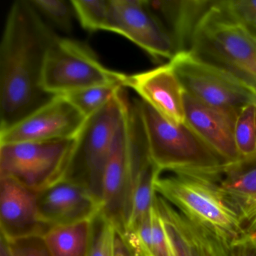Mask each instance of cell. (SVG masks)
<instances>
[{"mask_svg":"<svg viewBox=\"0 0 256 256\" xmlns=\"http://www.w3.org/2000/svg\"><path fill=\"white\" fill-rule=\"evenodd\" d=\"M58 37L30 0L13 2L0 44V131L56 96L44 90L42 74L48 52Z\"/></svg>","mask_w":256,"mask_h":256,"instance_id":"cell-1","label":"cell"},{"mask_svg":"<svg viewBox=\"0 0 256 256\" xmlns=\"http://www.w3.org/2000/svg\"><path fill=\"white\" fill-rule=\"evenodd\" d=\"M152 162L162 173L206 178L220 182L228 162L206 145L186 124H172L143 100L134 101Z\"/></svg>","mask_w":256,"mask_h":256,"instance_id":"cell-2","label":"cell"},{"mask_svg":"<svg viewBox=\"0 0 256 256\" xmlns=\"http://www.w3.org/2000/svg\"><path fill=\"white\" fill-rule=\"evenodd\" d=\"M138 110L130 101L104 168L101 214L124 233L131 210L133 188L142 164L149 158Z\"/></svg>","mask_w":256,"mask_h":256,"instance_id":"cell-3","label":"cell"},{"mask_svg":"<svg viewBox=\"0 0 256 256\" xmlns=\"http://www.w3.org/2000/svg\"><path fill=\"white\" fill-rule=\"evenodd\" d=\"M190 50L256 92V32L228 16L216 1L198 24Z\"/></svg>","mask_w":256,"mask_h":256,"instance_id":"cell-4","label":"cell"},{"mask_svg":"<svg viewBox=\"0 0 256 256\" xmlns=\"http://www.w3.org/2000/svg\"><path fill=\"white\" fill-rule=\"evenodd\" d=\"M160 197L184 215L216 234L232 246L245 240L240 220L226 200L220 182L206 178L161 173L154 181Z\"/></svg>","mask_w":256,"mask_h":256,"instance_id":"cell-5","label":"cell"},{"mask_svg":"<svg viewBox=\"0 0 256 256\" xmlns=\"http://www.w3.org/2000/svg\"><path fill=\"white\" fill-rule=\"evenodd\" d=\"M124 89L86 120L65 178L83 184L102 202L106 163L130 103Z\"/></svg>","mask_w":256,"mask_h":256,"instance_id":"cell-6","label":"cell"},{"mask_svg":"<svg viewBox=\"0 0 256 256\" xmlns=\"http://www.w3.org/2000/svg\"><path fill=\"white\" fill-rule=\"evenodd\" d=\"M78 138V137H77ZM77 138L0 144V178L40 192L66 176Z\"/></svg>","mask_w":256,"mask_h":256,"instance_id":"cell-7","label":"cell"},{"mask_svg":"<svg viewBox=\"0 0 256 256\" xmlns=\"http://www.w3.org/2000/svg\"><path fill=\"white\" fill-rule=\"evenodd\" d=\"M126 76L106 68L83 43L59 36L46 56L42 85L48 94L64 96L104 85L124 88Z\"/></svg>","mask_w":256,"mask_h":256,"instance_id":"cell-8","label":"cell"},{"mask_svg":"<svg viewBox=\"0 0 256 256\" xmlns=\"http://www.w3.org/2000/svg\"><path fill=\"white\" fill-rule=\"evenodd\" d=\"M168 62L186 94L200 102L233 110L256 104V92L250 86L190 50L178 52Z\"/></svg>","mask_w":256,"mask_h":256,"instance_id":"cell-9","label":"cell"},{"mask_svg":"<svg viewBox=\"0 0 256 256\" xmlns=\"http://www.w3.org/2000/svg\"><path fill=\"white\" fill-rule=\"evenodd\" d=\"M110 32L128 38L154 59L170 61L176 54L170 34L148 0H112Z\"/></svg>","mask_w":256,"mask_h":256,"instance_id":"cell-10","label":"cell"},{"mask_svg":"<svg viewBox=\"0 0 256 256\" xmlns=\"http://www.w3.org/2000/svg\"><path fill=\"white\" fill-rule=\"evenodd\" d=\"M86 120L68 100L56 96L20 122L0 131V144L76 138Z\"/></svg>","mask_w":256,"mask_h":256,"instance_id":"cell-11","label":"cell"},{"mask_svg":"<svg viewBox=\"0 0 256 256\" xmlns=\"http://www.w3.org/2000/svg\"><path fill=\"white\" fill-rule=\"evenodd\" d=\"M172 256H234L233 246L200 223L188 218L156 193Z\"/></svg>","mask_w":256,"mask_h":256,"instance_id":"cell-12","label":"cell"},{"mask_svg":"<svg viewBox=\"0 0 256 256\" xmlns=\"http://www.w3.org/2000/svg\"><path fill=\"white\" fill-rule=\"evenodd\" d=\"M37 206L42 221L52 228L92 221L102 212V202L83 184L64 178L37 192Z\"/></svg>","mask_w":256,"mask_h":256,"instance_id":"cell-13","label":"cell"},{"mask_svg":"<svg viewBox=\"0 0 256 256\" xmlns=\"http://www.w3.org/2000/svg\"><path fill=\"white\" fill-rule=\"evenodd\" d=\"M124 88L136 91L164 119L186 124L185 91L169 62L143 72L126 76Z\"/></svg>","mask_w":256,"mask_h":256,"instance_id":"cell-14","label":"cell"},{"mask_svg":"<svg viewBox=\"0 0 256 256\" xmlns=\"http://www.w3.org/2000/svg\"><path fill=\"white\" fill-rule=\"evenodd\" d=\"M1 238L12 241L42 236L49 228L42 221L37 192L8 178H0Z\"/></svg>","mask_w":256,"mask_h":256,"instance_id":"cell-15","label":"cell"},{"mask_svg":"<svg viewBox=\"0 0 256 256\" xmlns=\"http://www.w3.org/2000/svg\"><path fill=\"white\" fill-rule=\"evenodd\" d=\"M238 112L204 104L185 92L186 124L214 152L228 162L242 158L234 140Z\"/></svg>","mask_w":256,"mask_h":256,"instance_id":"cell-16","label":"cell"},{"mask_svg":"<svg viewBox=\"0 0 256 256\" xmlns=\"http://www.w3.org/2000/svg\"><path fill=\"white\" fill-rule=\"evenodd\" d=\"M220 186L240 220L245 240L256 242V156L229 163Z\"/></svg>","mask_w":256,"mask_h":256,"instance_id":"cell-17","label":"cell"},{"mask_svg":"<svg viewBox=\"0 0 256 256\" xmlns=\"http://www.w3.org/2000/svg\"><path fill=\"white\" fill-rule=\"evenodd\" d=\"M148 2L170 34L176 54L190 50L196 26L212 1L154 0Z\"/></svg>","mask_w":256,"mask_h":256,"instance_id":"cell-18","label":"cell"},{"mask_svg":"<svg viewBox=\"0 0 256 256\" xmlns=\"http://www.w3.org/2000/svg\"><path fill=\"white\" fill-rule=\"evenodd\" d=\"M92 221L56 226L42 236L50 256H89Z\"/></svg>","mask_w":256,"mask_h":256,"instance_id":"cell-19","label":"cell"},{"mask_svg":"<svg viewBox=\"0 0 256 256\" xmlns=\"http://www.w3.org/2000/svg\"><path fill=\"white\" fill-rule=\"evenodd\" d=\"M160 173L161 170L152 162L150 157L142 164L134 182L130 217L124 232L136 228L150 214L156 197L154 181Z\"/></svg>","mask_w":256,"mask_h":256,"instance_id":"cell-20","label":"cell"},{"mask_svg":"<svg viewBox=\"0 0 256 256\" xmlns=\"http://www.w3.org/2000/svg\"><path fill=\"white\" fill-rule=\"evenodd\" d=\"M124 88L120 85H104L80 90L62 96L86 119L101 110Z\"/></svg>","mask_w":256,"mask_h":256,"instance_id":"cell-21","label":"cell"},{"mask_svg":"<svg viewBox=\"0 0 256 256\" xmlns=\"http://www.w3.org/2000/svg\"><path fill=\"white\" fill-rule=\"evenodd\" d=\"M76 18L90 32L110 30L112 0H71Z\"/></svg>","mask_w":256,"mask_h":256,"instance_id":"cell-22","label":"cell"},{"mask_svg":"<svg viewBox=\"0 0 256 256\" xmlns=\"http://www.w3.org/2000/svg\"><path fill=\"white\" fill-rule=\"evenodd\" d=\"M236 150L242 158L256 156V104L240 109L234 126Z\"/></svg>","mask_w":256,"mask_h":256,"instance_id":"cell-23","label":"cell"},{"mask_svg":"<svg viewBox=\"0 0 256 256\" xmlns=\"http://www.w3.org/2000/svg\"><path fill=\"white\" fill-rule=\"evenodd\" d=\"M30 2L43 18L62 32H72L76 16L71 0H30Z\"/></svg>","mask_w":256,"mask_h":256,"instance_id":"cell-24","label":"cell"},{"mask_svg":"<svg viewBox=\"0 0 256 256\" xmlns=\"http://www.w3.org/2000/svg\"><path fill=\"white\" fill-rule=\"evenodd\" d=\"M116 229L100 212L92 220V235L89 256H113Z\"/></svg>","mask_w":256,"mask_h":256,"instance_id":"cell-25","label":"cell"},{"mask_svg":"<svg viewBox=\"0 0 256 256\" xmlns=\"http://www.w3.org/2000/svg\"><path fill=\"white\" fill-rule=\"evenodd\" d=\"M217 5L236 22L252 28L256 24V0L216 1Z\"/></svg>","mask_w":256,"mask_h":256,"instance_id":"cell-26","label":"cell"},{"mask_svg":"<svg viewBox=\"0 0 256 256\" xmlns=\"http://www.w3.org/2000/svg\"><path fill=\"white\" fill-rule=\"evenodd\" d=\"M5 241L12 256H50L42 236H30Z\"/></svg>","mask_w":256,"mask_h":256,"instance_id":"cell-27","label":"cell"},{"mask_svg":"<svg viewBox=\"0 0 256 256\" xmlns=\"http://www.w3.org/2000/svg\"><path fill=\"white\" fill-rule=\"evenodd\" d=\"M151 224H152V256H172L164 223L156 206L155 200H154V206L151 210Z\"/></svg>","mask_w":256,"mask_h":256,"instance_id":"cell-28","label":"cell"},{"mask_svg":"<svg viewBox=\"0 0 256 256\" xmlns=\"http://www.w3.org/2000/svg\"><path fill=\"white\" fill-rule=\"evenodd\" d=\"M234 256H256V242L244 240L233 247Z\"/></svg>","mask_w":256,"mask_h":256,"instance_id":"cell-29","label":"cell"},{"mask_svg":"<svg viewBox=\"0 0 256 256\" xmlns=\"http://www.w3.org/2000/svg\"><path fill=\"white\" fill-rule=\"evenodd\" d=\"M113 256H134L132 252L124 240L122 235L118 230L115 236Z\"/></svg>","mask_w":256,"mask_h":256,"instance_id":"cell-30","label":"cell"},{"mask_svg":"<svg viewBox=\"0 0 256 256\" xmlns=\"http://www.w3.org/2000/svg\"><path fill=\"white\" fill-rule=\"evenodd\" d=\"M0 256H12L6 242L2 238H1V246H0Z\"/></svg>","mask_w":256,"mask_h":256,"instance_id":"cell-31","label":"cell"},{"mask_svg":"<svg viewBox=\"0 0 256 256\" xmlns=\"http://www.w3.org/2000/svg\"><path fill=\"white\" fill-rule=\"evenodd\" d=\"M252 28V29L254 30L256 32V24H254V26H253Z\"/></svg>","mask_w":256,"mask_h":256,"instance_id":"cell-32","label":"cell"}]
</instances>
